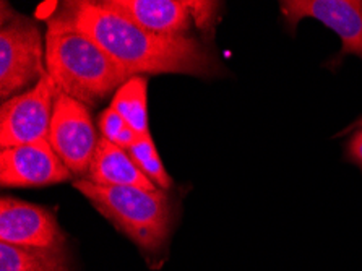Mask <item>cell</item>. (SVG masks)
Returning <instances> with one entry per match:
<instances>
[{"instance_id": "obj_1", "label": "cell", "mask_w": 362, "mask_h": 271, "mask_svg": "<svg viewBox=\"0 0 362 271\" xmlns=\"http://www.w3.org/2000/svg\"><path fill=\"white\" fill-rule=\"evenodd\" d=\"M47 18L91 38L132 76L145 74L210 76L221 69L215 55L199 38L156 35L104 7L101 2H62Z\"/></svg>"}, {"instance_id": "obj_2", "label": "cell", "mask_w": 362, "mask_h": 271, "mask_svg": "<svg viewBox=\"0 0 362 271\" xmlns=\"http://www.w3.org/2000/svg\"><path fill=\"white\" fill-rule=\"evenodd\" d=\"M46 70L59 93L88 108L98 106L132 79L100 44L52 18H47Z\"/></svg>"}, {"instance_id": "obj_3", "label": "cell", "mask_w": 362, "mask_h": 271, "mask_svg": "<svg viewBox=\"0 0 362 271\" xmlns=\"http://www.w3.org/2000/svg\"><path fill=\"white\" fill-rule=\"evenodd\" d=\"M75 189L135 242L145 255L156 257L168 246L173 228L171 202L164 190L139 187H103L86 179L75 182Z\"/></svg>"}, {"instance_id": "obj_4", "label": "cell", "mask_w": 362, "mask_h": 271, "mask_svg": "<svg viewBox=\"0 0 362 271\" xmlns=\"http://www.w3.org/2000/svg\"><path fill=\"white\" fill-rule=\"evenodd\" d=\"M46 70V47L40 26L2 4L0 28V98L8 101L33 88Z\"/></svg>"}, {"instance_id": "obj_5", "label": "cell", "mask_w": 362, "mask_h": 271, "mask_svg": "<svg viewBox=\"0 0 362 271\" xmlns=\"http://www.w3.org/2000/svg\"><path fill=\"white\" fill-rule=\"evenodd\" d=\"M145 30L163 36H190L199 26L208 30L216 21V2L199 0H100Z\"/></svg>"}, {"instance_id": "obj_6", "label": "cell", "mask_w": 362, "mask_h": 271, "mask_svg": "<svg viewBox=\"0 0 362 271\" xmlns=\"http://www.w3.org/2000/svg\"><path fill=\"white\" fill-rule=\"evenodd\" d=\"M47 142L72 175L86 179L100 142L88 106L57 93Z\"/></svg>"}, {"instance_id": "obj_7", "label": "cell", "mask_w": 362, "mask_h": 271, "mask_svg": "<svg viewBox=\"0 0 362 271\" xmlns=\"http://www.w3.org/2000/svg\"><path fill=\"white\" fill-rule=\"evenodd\" d=\"M59 90L47 74L35 86L4 101L0 108V146L12 148L47 140Z\"/></svg>"}, {"instance_id": "obj_8", "label": "cell", "mask_w": 362, "mask_h": 271, "mask_svg": "<svg viewBox=\"0 0 362 271\" xmlns=\"http://www.w3.org/2000/svg\"><path fill=\"white\" fill-rule=\"evenodd\" d=\"M0 241L51 250H62L67 242L51 209L13 197L0 200Z\"/></svg>"}, {"instance_id": "obj_9", "label": "cell", "mask_w": 362, "mask_h": 271, "mask_svg": "<svg viewBox=\"0 0 362 271\" xmlns=\"http://www.w3.org/2000/svg\"><path fill=\"white\" fill-rule=\"evenodd\" d=\"M72 177L47 140L2 148L0 151L2 187H46Z\"/></svg>"}, {"instance_id": "obj_10", "label": "cell", "mask_w": 362, "mask_h": 271, "mask_svg": "<svg viewBox=\"0 0 362 271\" xmlns=\"http://www.w3.org/2000/svg\"><path fill=\"white\" fill-rule=\"evenodd\" d=\"M281 12L294 30L304 18H315L341 38V54L362 57V2L359 0H284Z\"/></svg>"}, {"instance_id": "obj_11", "label": "cell", "mask_w": 362, "mask_h": 271, "mask_svg": "<svg viewBox=\"0 0 362 271\" xmlns=\"http://www.w3.org/2000/svg\"><path fill=\"white\" fill-rule=\"evenodd\" d=\"M86 180L103 187H139L144 190H160L129 154L127 149L100 138Z\"/></svg>"}, {"instance_id": "obj_12", "label": "cell", "mask_w": 362, "mask_h": 271, "mask_svg": "<svg viewBox=\"0 0 362 271\" xmlns=\"http://www.w3.org/2000/svg\"><path fill=\"white\" fill-rule=\"evenodd\" d=\"M0 271H72L65 248L20 247L0 242Z\"/></svg>"}, {"instance_id": "obj_13", "label": "cell", "mask_w": 362, "mask_h": 271, "mask_svg": "<svg viewBox=\"0 0 362 271\" xmlns=\"http://www.w3.org/2000/svg\"><path fill=\"white\" fill-rule=\"evenodd\" d=\"M148 80L144 75L132 76L114 93L111 108L122 115L136 135L150 134L148 130Z\"/></svg>"}, {"instance_id": "obj_14", "label": "cell", "mask_w": 362, "mask_h": 271, "mask_svg": "<svg viewBox=\"0 0 362 271\" xmlns=\"http://www.w3.org/2000/svg\"><path fill=\"white\" fill-rule=\"evenodd\" d=\"M129 154L134 159L135 164L139 166L141 173H144L153 184L160 190H169L173 187V179L169 177L166 168L163 166L160 154L156 151L155 142L150 134L140 135L134 145L129 149Z\"/></svg>"}, {"instance_id": "obj_15", "label": "cell", "mask_w": 362, "mask_h": 271, "mask_svg": "<svg viewBox=\"0 0 362 271\" xmlns=\"http://www.w3.org/2000/svg\"><path fill=\"white\" fill-rule=\"evenodd\" d=\"M98 127H100L103 138H106L111 143H116L119 137L122 135V132L127 129L129 124L125 122L122 115H120L116 109L107 108L103 110L98 117Z\"/></svg>"}, {"instance_id": "obj_16", "label": "cell", "mask_w": 362, "mask_h": 271, "mask_svg": "<svg viewBox=\"0 0 362 271\" xmlns=\"http://www.w3.org/2000/svg\"><path fill=\"white\" fill-rule=\"evenodd\" d=\"M348 153L356 163L362 164V130H359L358 134L351 138V142L348 145Z\"/></svg>"}]
</instances>
